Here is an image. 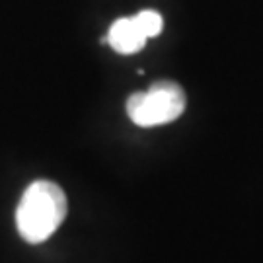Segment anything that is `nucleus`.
<instances>
[{"label": "nucleus", "instance_id": "obj_2", "mask_svg": "<svg viewBox=\"0 0 263 263\" xmlns=\"http://www.w3.org/2000/svg\"><path fill=\"white\" fill-rule=\"evenodd\" d=\"M185 109V94L172 80H160L127 100V115L139 127H156L178 119Z\"/></svg>", "mask_w": 263, "mask_h": 263}, {"label": "nucleus", "instance_id": "obj_3", "mask_svg": "<svg viewBox=\"0 0 263 263\" xmlns=\"http://www.w3.org/2000/svg\"><path fill=\"white\" fill-rule=\"evenodd\" d=\"M107 43L121 55H133L144 47L146 35L137 26L135 18H119L115 20L109 28Z\"/></svg>", "mask_w": 263, "mask_h": 263}, {"label": "nucleus", "instance_id": "obj_4", "mask_svg": "<svg viewBox=\"0 0 263 263\" xmlns=\"http://www.w3.org/2000/svg\"><path fill=\"white\" fill-rule=\"evenodd\" d=\"M133 18H135V22L141 28L142 33L146 35V39L160 35V31L164 28V20H162V16L156 10H142L137 16H133Z\"/></svg>", "mask_w": 263, "mask_h": 263}, {"label": "nucleus", "instance_id": "obj_1", "mask_svg": "<svg viewBox=\"0 0 263 263\" xmlns=\"http://www.w3.org/2000/svg\"><path fill=\"white\" fill-rule=\"evenodd\" d=\"M66 216L65 191L53 181L37 179L29 185L16 209V226L28 244H41L53 236Z\"/></svg>", "mask_w": 263, "mask_h": 263}]
</instances>
